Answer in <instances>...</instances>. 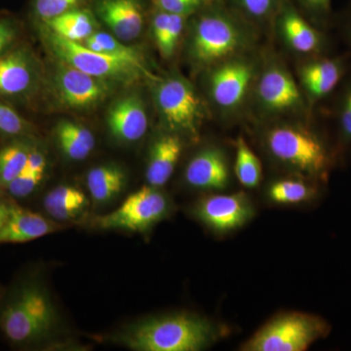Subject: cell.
Wrapping results in <instances>:
<instances>
[{
    "label": "cell",
    "mask_w": 351,
    "mask_h": 351,
    "mask_svg": "<svg viewBox=\"0 0 351 351\" xmlns=\"http://www.w3.org/2000/svg\"><path fill=\"white\" fill-rule=\"evenodd\" d=\"M213 339V328L207 321L179 314L143 323L124 341L134 350L197 351Z\"/></svg>",
    "instance_id": "1"
},
{
    "label": "cell",
    "mask_w": 351,
    "mask_h": 351,
    "mask_svg": "<svg viewBox=\"0 0 351 351\" xmlns=\"http://www.w3.org/2000/svg\"><path fill=\"white\" fill-rule=\"evenodd\" d=\"M267 149L281 163L313 181L326 180L332 156L315 133L301 126L282 125L269 130Z\"/></svg>",
    "instance_id": "2"
},
{
    "label": "cell",
    "mask_w": 351,
    "mask_h": 351,
    "mask_svg": "<svg viewBox=\"0 0 351 351\" xmlns=\"http://www.w3.org/2000/svg\"><path fill=\"white\" fill-rule=\"evenodd\" d=\"M331 331L322 317L304 313H288L272 318L247 343V351H304Z\"/></svg>",
    "instance_id": "3"
},
{
    "label": "cell",
    "mask_w": 351,
    "mask_h": 351,
    "mask_svg": "<svg viewBox=\"0 0 351 351\" xmlns=\"http://www.w3.org/2000/svg\"><path fill=\"white\" fill-rule=\"evenodd\" d=\"M55 324L54 307L36 286L23 288L0 314V329L16 343L45 336Z\"/></svg>",
    "instance_id": "4"
},
{
    "label": "cell",
    "mask_w": 351,
    "mask_h": 351,
    "mask_svg": "<svg viewBox=\"0 0 351 351\" xmlns=\"http://www.w3.org/2000/svg\"><path fill=\"white\" fill-rule=\"evenodd\" d=\"M43 34L51 49L64 63L95 77L122 82H133L142 77L156 78L152 73H147L128 62L94 52L82 43L62 38L48 29H44Z\"/></svg>",
    "instance_id": "5"
},
{
    "label": "cell",
    "mask_w": 351,
    "mask_h": 351,
    "mask_svg": "<svg viewBox=\"0 0 351 351\" xmlns=\"http://www.w3.org/2000/svg\"><path fill=\"white\" fill-rule=\"evenodd\" d=\"M167 198L154 186H144L129 195L112 213L99 217L96 223L105 230L145 232L168 213Z\"/></svg>",
    "instance_id": "6"
},
{
    "label": "cell",
    "mask_w": 351,
    "mask_h": 351,
    "mask_svg": "<svg viewBox=\"0 0 351 351\" xmlns=\"http://www.w3.org/2000/svg\"><path fill=\"white\" fill-rule=\"evenodd\" d=\"M241 44L239 25L223 14H209L196 24L191 53L199 63L211 64L230 56Z\"/></svg>",
    "instance_id": "7"
},
{
    "label": "cell",
    "mask_w": 351,
    "mask_h": 351,
    "mask_svg": "<svg viewBox=\"0 0 351 351\" xmlns=\"http://www.w3.org/2000/svg\"><path fill=\"white\" fill-rule=\"evenodd\" d=\"M156 104L168 125L195 136L201 117L200 101L186 80L171 77L157 87Z\"/></svg>",
    "instance_id": "8"
},
{
    "label": "cell",
    "mask_w": 351,
    "mask_h": 351,
    "mask_svg": "<svg viewBox=\"0 0 351 351\" xmlns=\"http://www.w3.org/2000/svg\"><path fill=\"white\" fill-rule=\"evenodd\" d=\"M198 218L217 232H228L245 225L253 217L251 201L244 193L213 195L196 207Z\"/></svg>",
    "instance_id": "9"
},
{
    "label": "cell",
    "mask_w": 351,
    "mask_h": 351,
    "mask_svg": "<svg viewBox=\"0 0 351 351\" xmlns=\"http://www.w3.org/2000/svg\"><path fill=\"white\" fill-rule=\"evenodd\" d=\"M56 75L57 93L64 105L73 108L93 107L105 100L110 85L103 78L95 77L64 63Z\"/></svg>",
    "instance_id": "10"
},
{
    "label": "cell",
    "mask_w": 351,
    "mask_h": 351,
    "mask_svg": "<svg viewBox=\"0 0 351 351\" xmlns=\"http://www.w3.org/2000/svg\"><path fill=\"white\" fill-rule=\"evenodd\" d=\"M253 68L243 61H232L217 68L210 77L214 101L219 107L233 108L243 100L252 78Z\"/></svg>",
    "instance_id": "11"
},
{
    "label": "cell",
    "mask_w": 351,
    "mask_h": 351,
    "mask_svg": "<svg viewBox=\"0 0 351 351\" xmlns=\"http://www.w3.org/2000/svg\"><path fill=\"white\" fill-rule=\"evenodd\" d=\"M34 82L36 68L29 51L17 48L0 56V96H25L34 88Z\"/></svg>",
    "instance_id": "12"
},
{
    "label": "cell",
    "mask_w": 351,
    "mask_h": 351,
    "mask_svg": "<svg viewBox=\"0 0 351 351\" xmlns=\"http://www.w3.org/2000/svg\"><path fill=\"white\" fill-rule=\"evenodd\" d=\"M258 93L263 107L271 112H284L301 105V92L294 80L278 66H272L263 73Z\"/></svg>",
    "instance_id": "13"
},
{
    "label": "cell",
    "mask_w": 351,
    "mask_h": 351,
    "mask_svg": "<svg viewBox=\"0 0 351 351\" xmlns=\"http://www.w3.org/2000/svg\"><path fill=\"white\" fill-rule=\"evenodd\" d=\"M107 121L112 135L126 142L144 137L149 126L144 104L137 97L115 101L108 110Z\"/></svg>",
    "instance_id": "14"
},
{
    "label": "cell",
    "mask_w": 351,
    "mask_h": 351,
    "mask_svg": "<svg viewBox=\"0 0 351 351\" xmlns=\"http://www.w3.org/2000/svg\"><path fill=\"white\" fill-rule=\"evenodd\" d=\"M97 9L101 20L121 40H132L142 32L144 15L137 0H101Z\"/></svg>",
    "instance_id": "15"
},
{
    "label": "cell",
    "mask_w": 351,
    "mask_h": 351,
    "mask_svg": "<svg viewBox=\"0 0 351 351\" xmlns=\"http://www.w3.org/2000/svg\"><path fill=\"white\" fill-rule=\"evenodd\" d=\"M61 226L40 215L11 204L10 215L0 228V244L24 243L56 232Z\"/></svg>",
    "instance_id": "16"
},
{
    "label": "cell",
    "mask_w": 351,
    "mask_h": 351,
    "mask_svg": "<svg viewBox=\"0 0 351 351\" xmlns=\"http://www.w3.org/2000/svg\"><path fill=\"white\" fill-rule=\"evenodd\" d=\"M184 176L186 182L197 189H223L230 182L226 157L217 149H205L193 157Z\"/></svg>",
    "instance_id": "17"
},
{
    "label": "cell",
    "mask_w": 351,
    "mask_h": 351,
    "mask_svg": "<svg viewBox=\"0 0 351 351\" xmlns=\"http://www.w3.org/2000/svg\"><path fill=\"white\" fill-rule=\"evenodd\" d=\"M182 152V143L178 136L164 135L157 138L152 145L145 173L149 186L160 188L169 181Z\"/></svg>",
    "instance_id": "18"
},
{
    "label": "cell",
    "mask_w": 351,
    "mask_h": 351,
    "mask_svg": "<svg viewBox=\"0 0 351 351\" xmlns=\"http://www.w3.org/2000/svg\"><path fill=\"white\" fill-rule=\"evenodd\" d=\"M345 73L339 59H320L311 62L301 69L302 82L313 100H319L331 93Z\"/></svg>",
    "instance_id": "19"
},
{
    "label": "cell",
    "mask_w": 351,
    "mask_h": 351,
    "mask_svg": "<svg viewBox=\"0 0 351 351\" xmlns=\"http://www.w3.org/2000/svg\"><path fill=\"white\" fill-rule=\"evenodd\" d=\"M283 36L293 49L300 53H314L321 50L323 38L319 32L302 19L293 9H286L281 18Z\"/></svg>",
    "instance_id": "20"
},
{
    "label": "cell",
    "mask_w": 351,
    "mask_h": 351,
    "mask_svg": "<svg viewBox=\"0 0 351 351\" xmlns=\"http://www.w3.org/2000/svg\"><path fill=\"white\" fill-rule=\"evenodd\" d=\"M44 29L54 32L62 38L82 43L90 38L96 29V23L87 11H66L43 22Z\"/></svg>",
    "instance_id": "21"
},
{
    "label": "cell",
    "mask_w": 351,
    "mask_h": 351,
    "mask_svg": "<svg viewBox=\"0 0 351 351\" xmlns=\"http://www.w3.org/2000/svg\"><path fill=\"white\" fill-rule=\"evenodd\" d=\"M87 203L80 189L69 186L53 189L43 201L46 212L58 221L76 218L87 206Z\"/></svg>",
    "instance_id": "22"
},
{
    "label": "cell",
    "mask_w": 351,
    "mask_h": 351,
    "mask_svg": "<svg viewBox=\"0 0 351 351\" xmlns=\"http://www.w3.org/2000/svg\"><path fill=\"white\" fill-rule=\"evenodd\" d=\"M56 137L62 151L73 160L87 158L96 145L91 131L71 121H62L58 124Z\"/></svg>",
    "instance_id": "23"
},
{
    "label": "cell",
    "mask_w": 351,
    "mask_h": 351,
    "mask_svg": "<svg viewBox=\"0 0 351 351\" xmlns=\"http://www.w3.org/2000/svg\"><path fill=\"white\" fill-rule=\"evenodd\" d=\"M125 186V174L117 166H99L87 175V188L97 202H107Z\"/></svg>",
    "instance_id": "24"
},
{
    "label": "cell",
    "mask_w": 351,
    "mask_h": 351,
    "mask_svg": "<svg viewBox=\"0 0 351 351\" xmlns=\"http://www.w3.org/2000/svg\"><path fill=\"white\" fill-rule=\"evenodd\" d=\"M82 44L94 52L101 53V54L108 55V56L117 58L122 61L128 62L143 71L152 73L147 69L144 58L138 53V51L134 49L130 46L124 45L123 43H120L107 32H94Z\"/></svg>",
    "instance_id": "25"
},
{
    "label": "cell",
    "mask_w": 351,
    "mask_h": 351,
    "mask_svg": "<svg viewBox=\"0 0 351 351\" xmlns=\"http://www.w3.org/2000/svg\"><path fill=\"white\" fill-rule=\"evenodd\" d=\"M32 147L29 141L17 140L0 149V189H5L23 172Z\"/></svg>",
    "instance_id": "26"
},
{
    "label": "cell",
    "mask_w": 351,
    "mask_h": 351,
    "mask_svg": "<svg viewBox=\"0 0 351 351\" xmlns=\"http://www.w3.org/2000/svg\"><path fill=\"white\" fill-rule=\"evenodd\" d=\"M317 195L315 186L302 180H281L269 188V196L279 204H301L313 200Z\"/></svg>",
    "instance_id": "27"
},
{
    "label": "cell",
    "mask_w": 351,
    "mask_h": 351,
    "mask_svg": "<svg viewBox=\"0 0 351 351\" xmlns=\"http://www.w3.org/2000/svg\"><path fill=\"white\" fill-rule=\"evenodd\" d=\"M235 174L245 188H256L262 180V164L244 138L237 141Z\"/></svg>",
    "instance_id": "28"
},
{
    "label": "cell",
    "mask_w": 351,
    "mask_h": 351,
    "mask_svg": "<svg viewBox=\"0 0 351 351\" xmlns=\"http://www.w3.org/2000/svg\"><path fill=\"white\" fill-rule=\"evenodd\" d=\"M29 124L19 113L0 101V135H25L29 131Z\"/></svg>",
    "instance_id": "29"
},
{
    "label": "cell",
    "mask_w": 351,
    "mask_h": 351,
    "mask_svg": "<svg viewBox=\"0 0 351 351\" xmlns=\"http://www.w3.org/2000/svg\"><path fill=\"white\" fill-rule=\"evenodd\" d=\"M44 174L31 172L29 170H23L14 181L9 184L5 191L11 196L16 198H25L31 195L39 184L43 182Z\"/></svg>",
    "instance_id": "30"
},
{
    "label": "cell",
    "mask_w": 351,
    "mask_h": 351,
    "mask_svg": "<svg viewBox=\"0 0 351 351\" xmlns=\"http://www.w3.org/2000/svg\"><path fill=\"white\" fill-rule=\"evenodd\" d=\"M82 0H34V12L41 22L75 8Z\"/></svg>",
    "instance_id": "31"
},
{
    "label": "cell",
    "mask_w": 351,
    "mask_h": 351,
    "mask_svg": "<svg viewBox=\"0 0 351 351\" xmlns=\"http://www.w3.org/2000/svg\"><path fill=\"white\" fill-rule=\"evenodd\" d=\"M184 18H186L184 15L170 13L169 27H168L167 34H166L163 45L159 49L163 57L172 56L173 53H174L176 46H177L182 29H184Z\"/></svg>",
    "instance_id": "32"
},
{
    "label": "cell",
    "mask_w": 351,
    "mask_h": 351,
    "mask_svg": "<svg viewBox=\"0 0 351 351\" xmlns=\"http://www.w3.org/2000/svg\"><path fill=\"white\" fill-rule=\"evenodd\" d=\"M157 8L164 12L186 16L195 11L203 0H152Z\"/></svg>",
    "instance_id": "33"
},
{
    "label": "cell",
    "mask_w": 351,
    "mask_h": 351,
    "mask_svg": "<svg viewBox=\"0 0 351 351\" xmlns=\"http://www.w3.org/2000/svg\"><path fill=\"white\" fill-rule=\"evenodd\" d=\"M339 133L345 144H351V87L348 90L339 113Z\"/></svg>",
    "instance_id": "34"
},
{
    "label": "cell",
    "mask_w": 351,
    "mask_h": 351,
    "mask_svg": "<svg viewBox=\"0 0 351 351\" xmlns=\"http://www.w3.org/2000/svg\"><path fill=\"white\" fill-rule=\"evenodd\" d=\"M239 1L247 13L257 18L269 15L276 4V0H239Z\"/></svg>",
    "instance_id": "35"
},
{
    "label": "cell",
    "mask_w": 351,
    "mask_h": 351,
    "mask_svg": "<svg viewBox=\"0 0 351 351\" xmlns=\"http://www.w3.org/2000/svg\"><path fill=\"white\" fill-rule=\"evenodd\" d=\"M169 22L170 13L164 12V11L157 13L152 20V34H154V40H156L158 49H160L164 40H165Z\"/></svg>",
    "instance_id": "36"
},
{
    "label": "cell",
    "mask_w": 351,
    "mask_h": 351,
    "mask_svg": "<svg viewBox=\"0 0 351 351\" xmlns=\"http://www.w3.org/2000/svg\"><path fill=\"white\" fill-rule=\"evenodd\" d=\"M17 36V27L10 20L0 18V56L5 54Z\"/></svg>",
    "instance_id": "37"
},
{
    "label": "cell",
    "mask_w": 351,
    "mask_h": 351,
    "mask_svg": "<svg viewBox=\"0 0 351 351\" xmlns=\"http://www.w3.org/2000/svg\"><path fill=\"white\" fill-rule=\"evenodd\" d=\"M46 166H47V161H46V157L43 152L39 151L36 147H32L24 169L45 174Z\"/></svg>",
    "instance_id": "38"
},
{
    "label": "cell",
    "mask_w": 351,
    "mask_h": 351,
    "mask_svg": "<svg viewBox=\"0 0 351 351\" xmlns=\"http://www.w3.org/2000/svg\"><path fill=\"white\" fill-rule=\"evenodd\" d=\"M307 8L318 15H326L330 11L331 0H302Z\"/></svg>",
    "instance_id": "39"
},
{
    "label": "cell",
    "mask_w": 351,
    "mask_h": 351,
    "mask_svg": "<svg viewBox=\"0 0 351 351\" xmlns=\"http://www.w3.org/2000/svg\"><path fill=\"white\" fill-rule=\"evenodd\" d=\"M11 204L0 202V228L6 223L10 215Z\"/></svg>",
    "instance_id": "40"
}]
</instances>
